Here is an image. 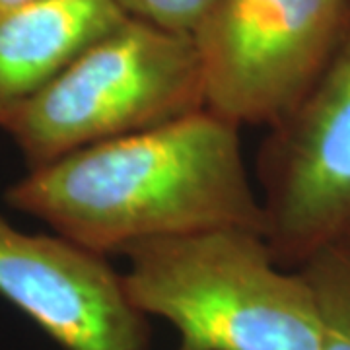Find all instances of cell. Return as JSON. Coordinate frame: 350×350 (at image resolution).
I'll return each instance as SVG.
<instances>
[{"instance_id":"10","label":"cell","mask_w":350,"mask_h":350,"mask_svg":"<svg viewBox=\"0 0 350 350\" xmlns=\"http://www.w3.org/2000/svg\"><path fill=\"white\" fill-rule=\"evenodd\" d=\"M25 2H29V0H0V12H6V10L25 4Z\"/></svg>"},{"instance_id":"8","label":"cell","mask_w":350,"mask_h":350,"mask_svg":"<svg viewBox=\"0 0 350 350\" xmlns=\"http://www.w3.org/2000/svg\"><path fill=\"white\" fill-rule=\"evenodd\" d=\"M300 271L308 276L321 313V350H350V257L329 247L315 253Z\"/></svg>"},{"instance_id":"1","label":"cell","mask_w":350,"mask_h":350,"mask_svg":"<svg viewBox=\"0 0 350 350\" xmlns=\"http://www.w3.org/2000/svg\"><path fill=\"white\" fill-rule=\"evenodd\" d=\"M6 202L101 257L211 230L265 236L241 126L208 109L29 167Z\"/></svg>"},{"instance_id":"2","label":"cell","mask_w":350,"mask_h":350,"mask_svg":"<svg viewBox=\"0 0 350 350\" xmlns=\"http://www.w3.org/2000/svg\"><path fill=\"white\" fill-rule=\"evenodd\" d=\"M121 255L126 298L144 317L175 327L177 350H321L308 276L278 265L261 232L150 239Z\"/></svg>"},{"instance_id":"9","label":"cell","mask_w":350,"mask_h":350,"mask_svg":"<svg viewBox=\"0 0 350 350\" xmlns=\"http://www.w3.org/2000/svg\"><path fill=\"white\" fill-rule=\"evenodd\" d=\"M218 0H117L131 18L170 31L193 33Z\"/></svg>"},{"instance_id":"5","label":"cell","mask_w":350,"mask_h":350,"mask_svg":"<svg viewBox=\"0 0 350 350\" xmlns=\"http://www.w3.org/2000/svg\"><path fill=\"white\" fill-rule=\"evenodd\" d=\"M257 177L278 265L300 269L350 236V18L308 94L269 129Z\"/></svg>"},{"instance_id":"3","label":"cell","mask_w":350,"mask_h":350,"mask_svg":"<svg viewBox=\"0 0 350 350\" xmlns=\"http://www.w3.org/2000/svg\"><path fill=\"white\" fill-rule=\"evenodd\" d=\"M204 109L191 33L126 18L0 125L29 167Z\"/></svg>"},{"instance_id":"7","label":"cell","mask_w":350,"mask_h":350,"mask_svg":"<svg viewBox=\"0 0 350 350\" xmlns=\"http://www.w3.org/2000/svg\"><path fill=\"white\" fill-rule=\"evenodd\" d=\"M126 18L117 0H29L0 12V125Z\"/></svg>"},{"instance_id":"11","label":"cell","mask_w":350,"mask_h":350,"mask_svg":"<svg viewBox=\"0 0 350 350\" xmlns=\"http://www.w3.org/2000/svg\"><path fill=\"white\" fill-rule=\"evenodd\" d=\"M337 247H338V250L345 251V253H347V255H349V257H350V236L347 239H345V241H342L340 245H337Z\"/></svg>"},{"instance_id":"4","label":"cell","mask_w":350,"mask_h":350,"mask_svg":"<svg viewBox=\"0 0 350 350\" xmlns=\"http://www.w3.org/2000/svg\"><path fill=\"white\" fill-rule=\"evenodd\" d=\"M350 0H218L191 33L204 109L236 125L282 121L325 68Z\"/></svg>"},{"instance_id":"6","label":"cell","mask_w":350,"mask_h":350,"mask_svg":"<svg viewBox=\"0 0 350 350\" xmlns=\"http://www.w3.org/2000/svg\"><path fill=\"white\" fill-rule=\"evenodd\" d=\"M0 296L64 350H144L146 317L107 257L61 236L25 234L0 214Z\"/></svg>"}]
</instances>
